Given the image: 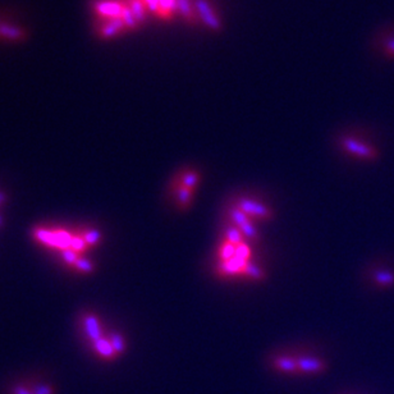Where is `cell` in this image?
I'll return each mask as SVG.
<instances>
[{"mask_svg":"<svg viewBox=\"0 0 394 394\" xmlns=\"http://www.w3.org/2000/svg\"><path fill=\"white\" fill-rule=\"evenodd\" d=\"M341 146L346 153L366 161H374L379 158V151L375 146L365 144L353 137H342Z\"/></svg>","mask_w":394,"mask_h":394,"instance_id":"cell-1","label":"cell"},{"mask_svg":"<svg viewBox=\"0 0 394 394\" xmlns=\"http://www.w3.org/2000/svg\"><path fill=\"white\" fill-rule=\"evenodd\" d=\"M193 3L201 24L213 32H220L223 30V21L210 0H193Z\"/></svg>","mask_w":394,"mask_h":394,"instance_id":"cell-2","label":"cell"},{"mask_svg":"<svg viewBox=\"0 0 394 394\" xmlns=\"http://www.w3.org/2000/svg\"><path fill=\"white\" fill-rule=\"evenodd\" d=\"M237 208L241 209L243 213L247 214L251 219H259V220H271L273 219V211L266 208L263 204L255 200H251L247 197H241L237 201Z\"/></svg>","mask_w":394,"mask_h":394,"instance_id":"cell-3","label":"cell"},{"mask_svg":"<svg viewBox=\"0 0 394 394\" xmlns=\"http://www.w3.org/2000/svg\"><path fill=\"white\" fill-rule=\"evenodd\" d=\"M177 14L189 26H200V17L197 14L193 0H177Z\"/></svg>","mask_w":394,"mask_h":394,"instance_id":"cell-4","label":"cell"},{"mask_svg":"<svg viewBox=\"0 0 394 394\" xmlns=\"http://www.w3.org/2000/svg\"><path fill=\"white\" fill-rule=\"evenodd\" d=\"M298 373L319 374L326 369L325 362L315 357H300L297 358Z\"/></svg>","mask_w":394,"mask_h":394,"instance_id":"cell-5","label":"cell"},{"mask_svg":"<svg viewBox=\"0 0 394 394\" xmlns=\"http://www.w3.org/2000/svg\"><path fill=\"white\" fill-rule=\"evenodd\" d=\"M247 264V261H242L237 258L229 261H224L219 265V274L221 276H234L237 274H244V269Z\"/></svg>","mask_w":394,"mask_h":394,"instance_id":"cell-6","label":"cell"},{"mask_svg":"<svg viewBox=\"0 0 394 394\" xmlns=\"http://www.w3.org/2000/svg\"><path fill=\"white\" fill-rule=\"evenodd\" d=\"M85 331H86L87 338L90 342H96L99 339L103 338V330H101V325L99 323V319L94 315H86L85 318Z\"/></svg>","mask_w":394,"mask_h":394,"instance_id":"cell-7","label":"cell"},{"mask_svg":"<svg viewBox=\"0 0 394 394\" xmlns=\"http://www.w3.org/2000/svg\"><path fill=\"white\" fill-rule=\"evenodd\" d=\"M24 32L23 30L17 26H12L7 22H0V37L7 41H19L23 39Z\"/></svg>","mask_w":394,"mask_h":394,"instance_id":"cell-8","label":"cell"},{"mask_svg":"<svg viewBox=\"0 0 394 394\" xmlns=\"http://www.w3.org/2000/svg\"><path fill=\"white\" fill-rule=\"evenodd\" d=\"M94 350L96 351L97 355L100 356V357L105 358V360H114V358L117 357V353L116 351H114L113 346H111L110 341H109V338H101L99 339V341L94 342Z\"/></svg>","mask_w":394,"mask_h":394,"instance_id":"cell-9","label":"cell"},{"mask_svg":"<svg viewBox=\"0 0 394 394\" xmlns=\"http://www.w3.org/2000/svg\"><path fill=\"white\" fill-rule=\"evenodd\" d=\"M274 366L279 371L284 373H298L297 358L294 357H276L274 360Z\"/></svg>","mask_w":394,"mask_h":394,"instance_id":"cell-10","label":"cell"},{"mask_svg":"<svg viewBox=\"0 0 394 394\" xmlns=\"http://www.w3.org/2000/svg\"><path fill=\"white\" fill-rule=\"evenodd\" d=\"M160 6V12H159V18L163 21H169L177 14V0H159Z\"/></svg>","mask_w":394,"mask_h":394,"instance_id":"cell-11","label":"cell"},{"mask_svg":"<svg viewBox=\"0 0 394 394\" xmlns=\"http://www.w3.org/2000/svg\"><path fill=\"white\" fill-rule=\"evenodd\" d=\"M374 283L380 288H390L394 286V273L389 270H379L374 275Z\"/></svg>","mask_w":394,"mask_h":394,"instance_id":"cell-12","label":"cell"},{"mask_svg":"<svg viewBox=\"0 0 394 394\" xmlns=\"http://www.w3.org/2000/svg\"><path fill=\"white\" fill-rule=\"evenodd\" d=\"M192 194H193V191L186 188L182 184L177 188V203H178L181 210H186L188 208L192 201Z\"/></svg>","mask_w":394,"mask_h":394,"instance_id":"cell-13","label":"cell"},{"mask_svg":"<svg viewBox=\"0 0 394 394\" xmlns=\"http://www.w3.org/2000/svg\"><path fill=\"white\" fill-rule=\"evenodd\" d=\"M236 250H237V246L229 243L228 241L223 242L218 254L219 260H220L221 263H224V261H229L232 260V259H234L236 258Z\"/></svg>","mask_w":394,"mask_h":394,"instance_id":"cell-14","label":"cell"},{"mask_svg":"<svg viewBox=\"0 0 394 394\" xmlns=\"http://www.w3.org/2000/svg\"><path fill=\"white\" fill-rule=\"evenodd\" d=\"M35 237H36L37 241L44 243L47 247H55V246H54L53 231H49V229H36V231H35Z\"/></svg>","mask_w":394,"mask_h":394,"instance_id":"cell-15","label":"cell"},{"mask_svg":"<svg viewBox=\"0 0 394 394\" xmlns=\"http://www.w3.org/2000/svg\"><path fill=\"white\" fill-rule=\"evenodd\" d=\"M229 216H231L232 221L236 224V227H241L242 224L251 221L250 216L246 213H243V211L239 208H237V206H233L232 209H229Z\"/></svg>","mask_w":394,"mask_h":394,"instance_id":"cell-16","label":"cell"},{"mask_svg":"<svg viewBox=\"0 0 394 394\" xmlns=\"http://www.w3.org/2000/svg\"><path fill=\"white\" fill-rule=\"evenodd\" d=\"M182 178H183L182 179V186L193 191V189L196 188L197 183L200 182V173H197V172L194 171H189L187 172V173H184L183 176H182Z\"/></svg>","mask_w":394,"mask_h":394,"instance_id":"cell-17","label":"cell"},{"mask_svg":"<svg viewBox=\"0 0 394 394\" xmlns=\"http://www.w3.org/2000/svg\"><path fill=\"white\" fill-rule=\"evenodd\" d=\"M243 234L239 231L238 227H228L226 229V241H228L229 243L234 244V246H238L239 243L243 242Z\"/></svg>","mask_w":394,"mask_h":394,"instance_id":"cell-18","label":"cell"},{"mask_svg":"<svg viewBox=\"0 0 394 394\" xmlns=\"http://www.w3.org/2000/svg\"><path fill=\"white\" fill-rule=\"evenodd\" d=\"M244 275H247L251 279H255V280H264L266 278L265 271L261 268H259V266H256L255 264L251 263H248L246 269H244Z\"/></svg>","mask_w":394,"mask_h":394,"instance_id":"cell-19","label":"cell"},{"mask_svg":"<svg viewBox=\"0 0 394 394\" xmlns=\"http://www.w3.org/2000/svg\"><path fill=\"white\" fill-rule=\"evenodd\" d=\"M109 341H110L111 346H113L114 351H116L117 355H122V353L126 351V341H124L123 336L118 333L110 334L109 336Z\"/></svg>","mask_w":394,"mask_h":394,"instance_id":"cell-20","label":"cell"},{"mask_svg":"<svg viewBox=\"0 0 394 394\" xmlns=\"http://www.w3.org/2000/svg\"><path fill=\"white\" fill-rule=\"evenodd\" d=\"M238 228L244 237H247V238L251 239V241H259V233L255 229V227H254L252 221L242 224V226L238 227Z\"/></svg>","mask_w":394,"mask_h":394,"instance_id":"cell-21","label":"cell"},{"mask_svg":"<svg viewBox=\"0 0 394 394\" xmlns=\"http://www.w3.org/2000/svg\"><path fill=\"white\" fill-rule=\"evenodd\" d=\"M236 258L239 259V260H242V261H247V263H248V260H250L251 248H250V246H248V244L246 243L244 241L237 246Z\"/></svg>","mask_w":394,"mask_h":394,"instance_id":"cell-22","label":"cell"},{"mask_svg":"<svg viewBox=\"0 0 394 394\" xmlns=\"http://www.w3.org/2000/svg\"><path fill=\"white\" fill-rule=\"evenodd\" d=\"M82 237H83L87 246H95L101 241V233L97 229H90Z\"/></svg>","mask_w":394,"mask_h":394,"instance_id":"cell-23","label":"cell"},{"mask_svg":"<svg viewBox=\"0 0 394 394\" xmlns=\"http://www.w3.org/2000/svg\"><path fill=\"white\" fill-rule=\"evenodd\" d=\"M74 268L78 269V270L82 271V273H92L95 269V266H94V264H92L91 261L89 260V259L79 258L78 260H77V263L74 264Z\"/></svg>","mask_w":394,"mask_h":394,"instance_id":"cell-24","label":"cell"},{"mask_svg":"<svg viewBox=\"0 0 394 394\" xmlns=\"http://www.w3.org/2000/svg\"><path fill=\"white\" fill-rule=\"evenodd\" d=\"M89 247L87 246V243L85 242L83 237H73L72 238V243H71V250L74 251V252H82V251H85L86 248Z\"/></svg>","mask_w":394,"mask_h":394,"instance_id":"cell-25","label":"cell"},{"mask_svg":"<svg viewBox=\"0 0 394 394\" xmlns=\"http://www.w3.org/2000/svg\"><path fill=\"white\" fill-rule=\"evenodd\" d=\"M62 259L64 260V263L68 264V265H73L77 263V260H78V254L74 252V251H72L71 248L69 250H64L62 251Z\"/></svg>","mask_w":394,"mask_h":394,"instance_id":"cell-26","label":"cell"},{"mask_svg":"<svg viewBox=\"0 0 394 394\" xmlns=\"http://www.w3.org/2000/svg\"><path fill=\"white\" fill-rule=\"evenodd\" d=\"M384 53H385V55L389 57V58H394V39L390 40V41L385 45Z\"/></svg>","mask_w":394,"mask_h":394,"instance_id":"cell-27","label":"cell"},{"mask_svg":"<svg viewBox=\"0 0 394 394\" xmlns=\"http://www.w3.org/2000/svg\"><path fill=\"white\" fill-rule=\"evenodd\" d=\"M6 201H7V196L3 193V192H0V206L3 205V204L6 203Z\"/></svg>","mask_w":394,"mask_h":394,"instance_id":"cell-28","label":"cell"},{"mask_svg":"<svg viewBox=\"0 0 394 394\" xmlns=\"http://www.w3.org/2000/svg\"><path fill=\"white\" fill-rule=\"evenodd\" d=\"M3 219H2V218H0V227H3Z\"/></svg>","mask_w":394,"mask_h":394,"instance_id":"cell-29","label":"cell"}]
</instances>
